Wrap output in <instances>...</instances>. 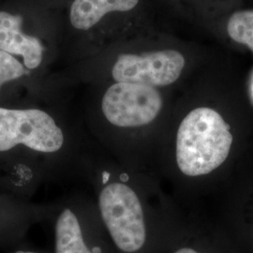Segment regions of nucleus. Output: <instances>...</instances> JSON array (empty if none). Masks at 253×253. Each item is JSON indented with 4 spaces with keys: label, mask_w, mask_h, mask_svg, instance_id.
I'll return each instance as SVG.
<instances>
[{
    "label": "nucleus",
    "mask_w": 253,
    "mask_h": 253,
    "mask_svg": "<svg viewBox=\"0 0 253 253\" xmlns=\"http://www.w3.org/2000/svg\"><path fill=\"white\" fill-rule=\"evenodd\" d=\"M174 253H197L196 251H194V250H192V249H190V248H183V249H180V250H178L177 252H175Z\"/></svg>",
    "instance_id": "obj_12"
},
{
    "label": "nucleus",
    "mask_w": 253,
    "mask_h": 253,
    "mask_svg": "<svg viewBox=\"0 0 253 253\" xmlns=\"http://www.w3.org/2000/svg\"><path fill=\"white\" fill-rule=\"evenodd\" d=\"M67 136L52 115L38 108L0 107V159L22 161L26 178L33 172L26 163L54 164V159L63 151ZM14 164V165H15ZM14 167V166H13ZM12 167V168H13Z\"/></svg>",
    "instance_id": "obj_1"
},
{
    "label": "nucleus",
    "mask_w": 253,
    "mask_h": 253,
    "mask_svg": "<svg viewBox=\"0 0 253 253\" xmlns=\"http://www.w3.org/2000/svg\"><path fill=\"white\" fill-rule=\"evenodd\" d=\"M232 144L230 126L217 111L194 109L182 120L177 130V166L188 176L210 173L226 161Z\"/></svg>",
    "instance_id": "obj_2"
},
{
    "label": "nucleus",
    "mask_w": 253,
    "mask_h": 253,
    "mask_svg": "<svg viewBox=\"0 0 253 253\" xmlns=\"http://www.w3.org/2000/svg\"><path fill=\"white\" fill-rule=\"evenodd\" d=\"M99 208L114 243L124 253L143 248L146 239L145 217L134 190L119 182L109 183L100 190Z\"/></svg>",
    "instance_id": "obj_3"
},
{
    "label": "nucleus",
    "mask_w": 253,
    "mask_h": 253,
    "mask_svg": "<svg viewBox=\"0 0 253 253\" xmlns=\"http://www.w3.org/2000/svg\"><path fill=\"white\" fill-rule=\"evenodd\" d=\"M13 253H38L36 252H33V251H25V250H19V251H16V252H14Z\"/></svg>",
    "instance_id": "obj_13"
},
{
    "label": "nucleus",
    "mask_w": 253,
    "mask_h": 253,
    "mask_svg": "<svg viewBox=\"0 0 253 253\" xmlns=\"http://www.w3.org/2000/svg\"><path fill=\"white\" fill-rule=\"evenodd\" d=\"M185 58L174 50H164L150 54H124L118 56L112 70L118 83H133L148 86L172 84L180 77Z\"/></svg>",
    "instance_id": "obj_5"
},
{
    "label": "nucleus",
    "mask_w": 253,
    "mask_h": 253,
    "mask_svg": "<svg viewBox=\"0 0 253 253\" xmlns=\"http://www.w3.org/2000/svg\"><path fill=\"white\" fill-rule=\"evenodd\" d=\"M28 74V70L12 54L0 51V90L9 82L17 80Z\"/></svg>",
    "instance_id": "obj_11"
},
{
    "label": "nucleus",
    "mask_w": 253,
    "mask_h": 253,
    "mask_svg": "<svg viewBox=\"0 0 253 253\" xmlns=\"http://www.w3.org/2000/svg\"><path fill=\"white\" fill-rule=\"evenodd\" d=\"M139 0H74L71 8V22L77 29L87 30L109 12L128 11Z\"/></svg>",
    "instance_id": "obj_7"
},
{
    "label": "nucleus",
    "mask_w": 253,
    "mask_h": 253,
    "mask_svg": "<svg viewBox=\"0 0 253 253\" xmlns=\"http://www.w3.org/2000/svg\"><path fill=\"white\" fill-rule=\"evenodd\" d=\"M227 32L232 40L248 46L253 52V10L235 12L228 21Z\"/></svg>",
    "instance_id": "obj_9"
},
{
    "label": "nucleus",
    "mask_w": 253,
    "mask_h": 253,
    "mask_svg": "<svg viewBox=\"0 0 253 253\" xmlns=\"http://www.w3.org/2000/svg\"><path fill=\"white\" fill-rule=\"evenodd\" d=\"M54 253H94L85 244L80 220L71 208H62L54 221Z\"/></svg>",
    "instance_id": "obj_8"
},
{
    "label": "nucleus",
    "mask_w": 253,
    "mask_h": 253,
    "mask_svg": "<svg viewBox=\"0 0 253 253\" xmlns=\"http://www.w3.org/2000/svg\"><path fill=\"white\" fill-rule=\"evenodd\" d=\"M26 203L13 199L7 195H0V225L22 221V218L36 212Z\"/></svg>",
    "instance_id": "obj_10"
},
{
    "label": "nucleus",
    "mask_w": 253,
    "mask_h": 253,
    "mask_svg": "<svg viewBox=\"0 0 253 253\" xmlns=\"http://www.w3.org/2000/svg\"><path fill=\"white\" fill-rule=\"evenodd\" d=\"M163 108V98L155 87L133 84H112L101 101L109 123L119 127L145 126L153 122Z\"/></svg>",
    "instance_id": "obj_4"
},
{
    "label": "nucleus",
    "mask_w": 253,
    "mask_h": 253,
    "mask_svg": "<svg viewBox=\"0 0 253 253\" xmlns=\"http://www.w3.org/2000/svg\"><path fill=\"white\" fill-rule=\"evenodd\" d=\"M22 25L20 15L0 11V51L22 55L27 70H35L42 61L43 46L39 39L24 34Z\"/></svg>",
    "instance_id": "obj_6"
}]
</instances>
